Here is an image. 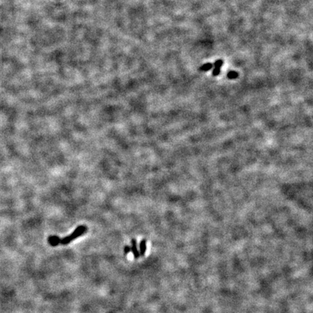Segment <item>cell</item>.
<instances>
[{"instance_id": "1", "label": "cell", "mask_w": 313, "mask_h": 313, "mask_svg": "<svg viewBox=\"0 0 313 313\" xmlns=\"http://www.w3.org/2000/svg\"><path fill=\"white\" fill-rule=\"evenodd\" d=\"M87 226L84 225L78 226L77 228L73 231V232L72 233L63 238H60V244L62 245L68 244V243H70L71 241L76 239V238L79 237V236H83V234L87 233Z\"/></svg>"}, {"instance_id": "2", "label": "cell", "mask_w": 313, "mask_h": 313, "mask_svg": "<svg viewBox=\"0 0 313 313\" xmlns=\"http://www.w3.org/2000/svg\"><path fill=\"white\" fill-rule=\"evenodd\" d=\"M131 252H132V254L134 257L135 259H138L139 258L140 254L139 252H138V247H137V241L134 238L131 239Z\"/></svg>"}, {"instance_id": "3", "label": "cell", "mask_w": 313, "mask_h": 313, "mask_svg": "<svg viewBox=\"0 0 313 313\" xmlns=\"http://www.w3.org/2000/svg\"><path fill=\"white\" fill-rule=\"evenodd\" d=\"M48 242L52 247H57L60 244V238L57 236H50L48 238Z\"/></svg>"}, {"instance_id": "4", "label": "cell", "mask_w": 313, "mask_h": 313, "mask_svg": "<svg viewBox=\"0 0 313 313\" xmlns=\"http://www.w3.org/2000/svg\"><path fill=\"white\" fill-rule=\"evenodd\" d=\"M139 252L140 256H144L145 253L147 252V240L142 239L139 243Z\"/></svg>"}, {"instance_id": "5", "label": "cell", "mask_w": 313, "mask_h": 313, "mask_svg": "<svg viewBox=\"0 0 313 313\" xmlns=\"http://www.w3.org/2000/svg\"><path fill=\"white\" fill-rule=\"evenodd\" d=\"M212 67H213V64H212L211 63H207L206 64H204V65H202V67H201L200 70L208 71L210 70H211V69L212 68Z\"/></svg>"}, {"instance_id": "6", "label": "cell", "mask_w": 313, "mask_h": 313, "mask_svg": "<svg viewBox=\"0 0 313 313\" xmlns=\"http://www.w3.org/2000/svg\"><path fill=\"white\" fill-rule=\"evenodd\" d=\"M227 75H228V78L229 79H236V78H238V73L236 72V71H230V72H228Z\"/></svg>"}, {"instance_id": "7", "label": "cell", "mask_w": 313, "mask_h": 313, "mask_svg": "<svg viewBox=\"0 0 313 313\" xmlns=\"http://www.w3.org/2000/svg\"><path fill=\"white\" fill-rule=\"evenodd\" d=\"M223 61L222 60V59H217L214 65H215V68H221V67L223 66Z\"/></svg>"}, {"instance_id": "8", "label": "cell", "mask_w": 313, "mask_h": 313, "mask_svg": "<svg viewBox=\"0 0 313 313\" xmlns=\"http://www.w3.org/2000/svg\"><path fill=\"white\" fill-rule=\"evenodd\" d=\"M220 73H221V68H215L214 70H212V75L213 76H217Z\"/></svg>"}, {"instance_id": "9", "label": "cell", "mask_w": 313, "mask_h": 313, "mask_svg": "<svg viewBox=\"0 0 313 313\" xmlns=\"http://www.w3.org/2000/svg\"><path fill=\"white\" fill-rule=\"evenodd\" d=\"M131 252V247L128 245H126L125 247H124V254L126 255H127L128 254Z\"/></svg>"}]
</instances>
